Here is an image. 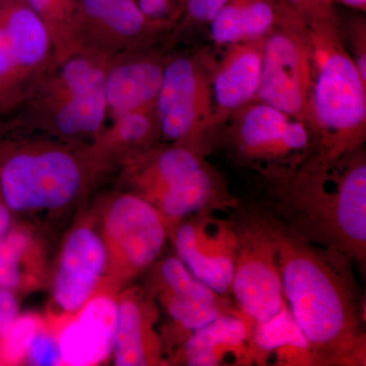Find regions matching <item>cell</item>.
Instances as JSON below:
<instances>
[{
	"label": "cell",
	"mask_w": 366,
	"mask_h": 366,
	"mask_svg": "<svg viewBox=\"0 0 366 366\" xmlns=\"http://www.w3.org/2000/svg\"><path fill=\"white\" fill-rule=\"evenodd\" d=\"M160 139V124L154 106L112 118L91 144L113 163H122L157 146Z\"/></svg>",
	"instance_id": "obj_24"
},
{
	"label": "cell",
	"mask_w": 366,
	"mask_h": 366,
	"mask_svg": "<svg viewBox=\"0 0 366 366\" xmlns=\"http://www.w3.org/2000/svg\"><path fill=\"white\" fill-rule=\"evenodd\" d=\"M255 322L238 307L190 335L171 355L173 365H252L250 341Z\"/></svg>",
	"instance_id": "obj_20"
},
{
	"label": "cell",
	"mask_w": 366,
	"mask_h": 366,
	"mask_svg": "<svg viewBox=\"0 0 366 366\" xmlns=\"http://www.w3.org/2000/svg\"><path fill=\"white\" fill-rule=\"evenodd\" d=\"M25 362L30 365H64L60 357L56 334L45 326L38 332L26 353Z\"/></svg>",
	"instance_id": "obj_29"
},
{
	"label": "cell",
	"mask_w": 366,
	"mask_h": 366,
	"mask_svg": "<svg viewBox=\"0 0 366 366\" xmlns=\"http://www.w3.org/2000/svg\"><path fill=\"white\" fill-rule=\"evenodd\" d=\"M228 0H187L177 26L170 34L168 43L189 39L209 26Z\"/></svg>",
	"instance_id": "obj_28"
},
{
	"label": "cell",
	"mask_w": 366,
	"mask_h": 366,
	"mask_svg": "<svg viewBox=\"0 0 366 366\" xmlns=\"http://www.w3.org/2000/svg\"><path fill=\"white\" fill-rule=\"evenodd\" d=\"M167 59L161 45L109 59L105 76L108 119L156 106Z\"/></svg>",
	"instance_id": "obj_18"
},
{
	"label": "cell",
	"mask_w": 366,
	"mask_h": 366,
	"mask_svg": "<svg viewBox=\"0 0 366 366\" xmlns=\"http://www.w3.org/2000/svg\"><path fill=\"white\" fill-rule=\"evenodd\" d=\"M131 192L153 204L168 227L204 211L227 212L238 204L206 155L182 144H157L122 161Z\"/></svg>",
	"instance_id": "obj_5"
},
{
	"label": "cell",
	"mask_w": 366,
	"mask_h": 366,
	"mask_svg": "<svg viewBox=\"0 0 366 366\" xmlns=\"http://www.w3.org/2000/svg\"><path fill=\"white\" fill-rule=\"evenodd\" d=\"M264 37L223 46L218 60L212 62L214 127H219L232 113L257 98L261 83Z\"/></svg>",
	"instance_id": "obj_21"
},
{
	"label": "cell",
	"mask_w": 366,
	"mask_h": 366,
	"mask_svg": "<svg viewBox=\"0 0 366 366\" xmlns=\"http://www.w3.org/2000/svg\"><path fill=\"white\" fill-rule=\"evenodd\" d=\"M107 268L102 237L90 225H79L69 233L53 281V300L60 317L76 314L98 292Z\"/></svg>",
	"instance_id": "obj_15"
},
{
	"label": "cell",
	"mask_w": 366,
	"mask_h": 366,
	"mask_svg": "<svg viewBox=\"0 0 366 366\" xmlns=\"http://www.w3.org/2000/svg\"><path fill=\"white\" fill-rule=\"evenodd\" d=\"M349 44L351 46V56L355 62L360 76L366 81V25L362 16H354L347 24Z\"/></svg>",
	"instance_id": "obj_31"
},
{
	"label": "cell",
	"mask_w": 366,
	"mask_h": 366,
	"mask_svg": "<svg viewBox=\"0 0 366 366\" xmlns=\"http://www.w3.org/2000/svg\"><path fill=\"white\" fill-rule=\"evenodd\" d=\"M56 338L62 365L91 366L112 355L117 320V300L99 291L76 314L62 317Z\"/></svg>",
	"instance_id": "obj_17"
},
{
	"label": "cell",
	"mask_w": 366,
	"mask_h": 366,
	"mask_svg": "<svg viewBox=\"0 0 366 366\" xmlns=\"http://www.w3.org/2000/svg\"><path fill=\"white\" fill-rule=\"evenodd\" d=\"M147 291L169 319L168 341L177 348L197 330L237 307L197 279L177 255L152 264Z\"/></svg>",
	"instance_id": "obj_13"
},
{
	"label": "cell",
	"mask_w": 366,
	"mask_h": 366,
	"mask_svg": "<svg viewBox=\"0 0 366 366\" xmlns=\"http://www.w3.org/2000/svg\"><path fill=\"white\" fill-rule=\"evenodd\" d=\"M18 315L19 302L16 292L9 289L0 287V346L9 327Z\"/></svg>",
	"instance_id": "obj_33"
},
{
	"label": "cell",
	"mask_w": 366,
	"mask_h": 366,
	"mask_svg": "<svg viewBox=\"0 0 366 366\" xmlns=\"http://www.w3.org/2000/svg\"><path fill=\"white\" fill-rule=\"evenodd\" d=\"M312 44L305 19L282 0L278 20L264 37L261 83L255 100L312 129Z\"/></svg>",
	"instance_id": "obj_9"
},
{
	"label": "cell",
	"mask_w": 366,
	"mask_h": 366,
	"mask_svg": "<svg viewBox=\"0 0 366 366\" xmlns=\"http://www.w3.org/2000/svg\"><path fill=\"white\" fill-rule=\"evenodd\" d=\"M212 62L204 50L168 56L156 101L161 139L206 156L215 139Z\"/></svg>",
	"instance_id": "obj_8"
},
{
	"label": "cell",
	"mask_w": 366,
	"mask_h": 366,
	"mask_svg": "<svg viewBox=\"0 0 366 366\" xmlns=\"http://www.w3.org/2000/svg\"><path fill=\"white\" fill-rule=\"evenodd\" d=\"M252 365L317 366L287 302L271 319L255 322L250 341Z\"/></svg>",
	"instance_id": "obj_22"
},
{
	"label": "cell",
	"mask_w": 366,
	"mask_h": 366,
	"mask_svg": "<svg viewBox=\"0 0 366 366\" xmlns=\"http://www.w3.org/2000/svg\"><path fill=\"white\" fill-rule=\"evenodd\" d=\"M42 255L33 233L13 226L0 238V287L26 290L39 281Z\"/></svg>",
	"instance_id": "obj_25"
},
{
	"label": "cell",
	"mask_w": 366,
	"mask_h": 366,
	"mask_svg": "<svg viewBox=\"0 0 366 366\" xmlns=\"http://www.w3.org/2000/svg\"><path fill=\"white\" fill-rule=\"evenodd\" d=\"M307 25L314 67L310 107L315 152L338 160L365 143L366 81L347 50L340 20Z\"/></svg>",
	"instance_id": "obj_4"
},
{
	"label": "cell",
	"mask_w": 366,
	"mask_h": 366,
	"mask_svg": "<svg viewBox=\"0 0 366 366\" xmlns=\"http://www.w3.org/2000/svg\"><path fill=\"white\" fill-rule=\"evenodd\" d=\"M101 237L107 252L104 292L112 293L157 262L169 232L158 209L129 192L115 197L106 209Z\"/></svg>",
	"instance_id": "obj_11"
},
{
	"label": "cell",
	"mask_w": 366,
	"mask_h": 366,
	"mask_svg": "<svg viewBox=\"0 0 366 366\" xmlns=\"http://www.w3.org/2000/svg\"><path fill=\"white\" fill-rule=\"evenodd\" d=\"M174 26L143 13L137 0H81L79 52L112 59L168 44Z\"/></svg>",
	"instance_id": "obj_12"
},
{
	"label": "cell",
	"mask_w": 366,
	"mask_h": 366,
	"mask_svg": "<svg viewBox=\"0 0 366 366\" xmlns=\"http://www.w3.org/2000/svg\"><path fill=\"white\" fill-rule=\"evenodd\" d=\"M187 0H137L139 9L149 18L177 26Z\"/></svg>",
	"instance_id": "obj_30"
},
{
	"label": "cell",
	"mask_w": 366,
	"mask_h": 366,
	"mask_svg": "<svg viewBox=\"0 0 366 366\" xmlns=\"http://www.w3.org/2000/svg\"><path fill=\"white\" fill-rule=\"evenodd\" d=\"M226 212L204 211L187 217L169 230L177 257L212 290L231 295L237 237Z\"/></svg>",
	"instance_id": "obj_14"
},
{
	"label": "cell",
	"mask_w": 366,
	"mask_h": 366,
	"mask_svg": "<svg viewBox=\"0 0 366 366\" xmlns=\"http://www.w3.org/2000/svg\"><path fill=\"white\" fill-rule=\"evenodd\" d=\"M112 163L92 144L0 117V194L14 213L64 208Z\"/></svg>",
	"instance_id": "obj_3"
},
{
	"label": "cell",
	"mask_w": 366,
	"mask_h": 366,
	"mask_svg": "<svg viewBox=\"0 0 366 366\" xmlns=\"http://www.w3.org/2000/svg\"><path fill=\"white\" fill-rule=\"evenodd\" d=\"M232 212L237 245L231 295L245 315L264 322L286 302L271 220L257 204H239Z\"/></svg>",
	"instance_id": "obj_10"
},
{
	"label": "cell",
	"mask_w": 366,
	"mask_h": 366,
	"mask_svg": "<svg viewBox=\"0 0 366 366\" xmlns=\"http://www.w3.org/2000/svg\"><path fill=\"white\" fill-rule=\"evenodd\" d=\"M0 365H4V363H2L1 360H0Z\"/></svg>",
	"instance_id": "obj_35"
},
{
	"label": "cell",
	"mask_w": 366,
	"mask_h": 366,
	"mask_svg": "<svg viewBox=\"0 0 366 366\" xmlns=\"http://www.w3.org/2000/svg\"><path fill=\"white\" fill-rule=\"evenodd\" d=\"M43 327L44 322L39 315H19L9 327L0 346V358L4 365H18L25 362L29 348Z\"/></svg>",
	"instance_id": "obj_27"
},
{
	"label": "cell",
	"mask_w": 366,
	"mask_h": 366,
	"mask_svg": "<svg viewBox=\"0 0 366 366\" xmlns=\"http://www.w3.org/2000/svg\"><path fill=\"white\" fill-rule=\"evenodd\" d=\"M267 215L278 247L286 302L310 342L315 365L365 366V302L352 259L305 242Z\"/></svg>",
	"instance_id": "obj_1"
},
{
	"label": "cell",
	"mask_w": 366,
	"mask_h": 366,
	"mask_svg": "<svg viewBox=\"0 0 366 366\" xmlns=\"http://www.w3.org/2000/svg\"><path fill=\"white\" fill-rule=\"evenodd\" d=\"M0 44L28 98L57 64L49 33L28 0H0Z\"/></svg>",
	"instance_id": "obj_16"
},
{
	"label": "cell",
	"mask_w": 366,
	"mask_h": 366,
	"mask_svg": "<svg viewBox=\"0 0 366 366\" xmlns=\"http://www.w3.org/2000/svg\"><path fill=\"white\" fill-rule=\"evenodd\" d=\"M157 301L148 291L131 288L117 300L113 357L118 366L167 365L166 347L157 331Z\"/></svg>",
	"instance_id": "obj_19"
},
{
	"label": "cell",
	"mask_w": 366,
	"mask_h": 366,
	"mask_svg": "<svg viewBox=\"0 0 366 366\" xmlns=\"http://www.w3.org/2000/svg\"><path fill=\"white\" fill-rule=\"evenodd\" d=\"M108 61L78 52L57 62L11 115L60 139L91 144L107 124Z\"/></svg>",
	"instance_id": "obj_6"
},
{
	"label": "cell",
	"mask_w": 366,
	"mask_h": 366,
	"mask_svg": "<svg viewBox=\"0 0 366 366\" xmlns=\"http://www.w3.org/2000/svg\"><path fill=\"white\" fill-rule=\"evenodd\" d=\"M281 4L282 0H228L209 24V37L219 47L266 37Z\"/></svg>",
	"instance_id": "obj_23"
},
{
	"label": "cell",
	"mask_w": 366,
	"mask_h": 366,
	"mask_svg": "<svg viewBox=\"0 0 366 366\" xmlns=\"http://www.w3.org/2000/svg\"><path fill=\"white\" fill-rule=\"evenodd\" d=\"M334 1L341 2L344 6L357 9V11H363V13L366 9V0H334Z\"/></svg>",
	"instance_id": "obj_34"
},
{
	"label": "cell",
	"mask_w": 366,
	"mask_h": 366,
	"mask_svg": "<svg viewBox=\"0 0 366 366\" xmlns=\"http://www.w3.org/2000/svg\"><path fill=\"white\" fill-rule=\"evenodd\" d=\"M261 182L257 206L305 242L340 250L365 269V148L338 160L315 151L291 172Z\"/></svg>",
	"instance_id": "obj_2"
},
{
	"label": "cell",
	"mask_w": 366,
	"mask_h": 366,
	"mask_svg": "<svg viewBox=\"0 0 366 366\" xmlns=\"http://www.w3.org/2000/svg\"><path fill=\"white\" fill-rule=\"evenodd\" d=\"M28 2L49 33L57 62L79 52L81 0H28Z\"/></svg>",
	"instance_id": "obj_26"
},
{
	"label": "cell",
	"mask_w": 366,
	"mask_h": 366,
	"mask_svg": "<svg viewBox=\"0 0 366 366\" xmlns=\"http://www.w3.org/2000/svg\"><path fill=\"white\" fill-rule=\"evenodd\" d=\"M307 23L315 21H339L334 0H286Z\"/></svg>",
	"instance_id": "obj_32"
},
{
	"label": "cell",
	"mask_w": 366,
	"mask_h": 366,
	"mask_svg": "<svg viewBox=\"0 0 366 366\" xmlns=\"http://www.w3.org/2000/svg\"><path fill=\"white\" fill-rule=\"evenodd\" d=\"M216 141L238 166L259 178L291 172L315 151L314 132L305 122L257 100L232 113Z\"/></svg>",
	"instance_id": "obj_7"
}]
</instances>
